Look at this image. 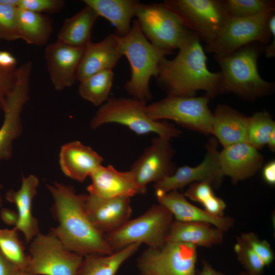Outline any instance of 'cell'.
Here are the masks:
<instances>
[{"mask_svg": "<svg viewBox=\"0 0 275 275\" xmlns=\"http://www.w3.org/2000/svg\"><path fill=\"white\" fill-rule=\"evenodd\" d=\"M29 252L25 270L34 275H76L84 257L66 249L50 232L35 236Z\"/></svg>", "mask_w": 275, "mask_h": 275, "instance_id": "10", "label": "cell"}, {"mask_svg": "<svg viewBox=\"0 0 275 275\" xmlns=\"http://www.w3.org/2000/svg\"><path fill=\"white\" fill-rule=\"evenodd\" d=\"M163 3L206 45L216 39L230 17L223 0H167Z\"/></svg>", "mask_w": 275, "mask_h": 275, "instance_id": "9", "label": "cell"}, {"mask_svg": "<svg viewBox=\"0 0 275 275\" xmlns=\"http://www.w3.org/2000/svg\"><path fill=\"white\" fill-rule=\"evenodd\" d=\"M39 183V179L35 175H23L20 188L9 190L5 195L6 199L14 204L17 209L18 219L14 227L23 234L28 243L40 232L38 219L33 216L32 210Z\"/></svg>", "mask_w": 275, "mask_h": 275, "instance_id": "22", "label": "cell"}, {"mask_svg": "<svg viewBox=\"0 0 275 275\" xmlns=\"http://www.w3.org/2000/svg\"><path fill=\"white\" fill-rule=\"evenodd\" d=\"M147 104L133 98H109L100 106L92 118L90 125L96 129L108 123H117L127 127L137 134L150 133L171 140L181 132L166 122L151 118L146 110Z\"/></svg>", "mask_w": 275, "mask_h": 275, "instance_id": "5", "label": "cell"}, {"mask_svg": "<svg viewBox=\"0 0 275 275\" xmlns=\"http://www.w3.org/2000/svg\"><path fill=\"white\" fill-rule=\"evenodd\" d=\"M248 117L226 104H219L212 113V133L224 147L247 142Z\"/></svg>", "mask_w": 275, "mask_h": 275, "instance_id": "24", "label": "cell"}, {"mask_svg": "<svg viewBox=\"0 0 275 275\" xmlns=\"http://www.w3.org/2000/svg\"><path fill=\"white\" fill-rule=\"evenodd\" d=\"M262 175L264 181L270 185L275 184V161L271 160L263 168Z\"/></svg>", "mask_w": 275, "mask_h": 275, "instance_id": "41", "label": "cell"}, {"mask_svg": "<svg viewBox=\"0 0 275 275\" xmlns=\"http://www.w3.org/2000/svg\"><path fill=\"white\" fill-rule=\"evenodd\" d=\"M230 17H246L275 11L273 0H223Z\"/></svg>", "mask_w": 275, "mask_h": 275, "instance_id": "33", "label": "cell"}, {"mask_svg": "<svg viewBox=\"0 0 275 275\" xmlns=\"http://www.w3.org/2000/svg\"><path fill=\"white\" fill-rule=\"evenodd\" d=\"M198 275H227L214 269L207 261L203 260L201 270L197 272Z\"/></svg>", "mask_w": 275, "mask_h": 275, "instance_id": "44", "label": "cell"}, {"mask_svg": "<svg viewBox=\"0 0 275 275\" xmlns=\"http://www.w3.org/2000/svg\"><path fill=\"white\" fill-rule=\"evenodd\" d=\"M84 209L92 225L103 235L124 225L132 213L128 197L104 198L86 194Z\"/></svg>", "mask_w": 275, "mask_h": 275, "instance_id": "16", "label": "cell"}, {"mask_svg": "<svg viewBox=\"0 0 275 275\" xmlns=\"http://www.w3.org/2000/svg\"><path fill=\"white\" fill-rule=\"evenodd\" d=\"M139 275H150V274H147V273H141L140 272V274Z\"/></svg>", "mask_w": 275, "mask_h": 275, "instance_id": "49", "label": "cell"}, {"mask_svg": "<svg viewBox=\"0 0 275 275\" xmlns=\"http://www.w3.org/2000/svg\"><path fill=\"white\" fill-rule=\"evenodd\" d=\"M174 221L170 211L158 203L104 236L113 252L135 243L158 248L166 242Z\"/></svg>", "mask_w": 275, "mask_h": 275, "instance_id": "6", "label": "cell"}, {"mask_svg": "<svg viewBox=\"0 0 275 275\" xmlns=\"http://www.w3.org/2000/svg\"><path fill=\"white\" fill-rule=\"evenodd\" d=\"M98 17L93 9L85 5L80 11L64 20L57 40L71 46L85 48L91 42L92 29Z\"/></svg>", "mask_w": 275, "mask_h": 275, "instance_id": "27", "label": "cell"}, {"mask_svg": "<svg viewBox=\"0 0 275 275\" xmlns=\"http://www.w3.org/2000/svg\"><path fill=\"white\" fill-rule=\"evenodd\" d=\"M265 47L253 43L228 56L215 57L221 68L223 93L231 92L243 99L254 100L273 92L274 83L264 80L258 70V59Z\"/></svg>", "mask_w": 275, "mask_h": 275, "instance_id": "3", "label": "cell"}, {"mask_svg": "<svg viewBox=\"0 0 275 275\" xmlns=\"http://www.w3.org/2000/svg\"><path fill=\"white\" fill-rule=\"evenodd\" d=\"M206 147L207 152L201 163L196 167L185 166L176 169L172 175L154 184L155 193L178 190L198 182H206L212 186H219L224 175L219 164L216 142L212 139Z\"/></svg>", "mask_w": 275, "mask_h": 275, "instance_id": "15", "label": "cell"}, {"mask_svg": "<svg viewBox=\"0 0 275 275\" xmlns=\"http://www.w3.org/2000/svg\"><path fill=\"white\" fill-rule=\"evenodd\" d=\"M17 60L10 52L0 50V67L6 70H13L17 69Z\"/></svg>", "mask_w": 275, "mask_h": 275, "instance_id": "40", "label": "cell"}, {"mask_svg": "<svg viewBox=\"0 0 275 275\" xmlns=\"http://www.w3.org/2000/svg\"><path fill=\"white\" fill-rule=\"evenodd\" d=\"M32 63L28 61L17 69L13 89L7 95L3 111L4 119L0 128V162L9 159L13 154V144L22 132L21 114L29 99Z\"/></svg>", "mask_w": 275, "mask_h": 275, "instance_id": "13", "label": "cell"}, {"mask_svg": "<svg viewBox=\"0 0 275 275\" xmlns=\"http://www.w3.org/2000/svg\"><path fill=\"white\" fill-rule=\"evenodd\" d=\"M135 16L147 39L154 45L166 50L179 49L191 32L163 3H140Z\"/></svg>", "mask_w": 275, "mask_h": 275, "instance_id": "11", "label": "cell"}, {"mask_svg": "<svg viewBox=\"0 0 275 275\" xmlns=\"http://www.w3.org/2000/svg\"><path fill=\"white\" fill-rule=\"evenodd\" d=\"M18 27L20 39L28 44L41 46L52 32V20L46 15L18 8Z\"/></svg>", "mask_w": 275, "mask_h": 275, "instance_id": "29", "label": "cell"}, {"mask_svg": "<svg viewBox=\"0 0 275 275\" xmlns=\"http://www.w3.org/2000/svg\"><path fill=\"white\" fill-rule=\"evenodd\" d=\"M275 122L266 111L256 112L248 117L247 142L259 150L267 144Z\"/></svg>", "mask_w": 275, "mask_h": 275, "instance_id": "32", "label": "cell"}, {"mask_svg": "<svg viewBox=\"0 0 275 275\" xmlns=\"http://www.w3.org/2000/svg\"><path fill=\"white\" fill-rule=\"evenodd\" d=\"M240 237L261 259L266 267L273 262L274 259L273 251L267 240L260 239L252 232L243 233Z\"/></svg>", "mask_w": 275, "mask_h": 275, "instance_id": "36", "label": "cell"}, {"mask_svg": "<svg viewBox=\"0 0 275 275\" xmlns=\"http://www.w3.org/2000/svg\"><path fill=\"white\" fill-rule=\"evenodd\" d=\"M269 148V149L272 151H274L275 150V129H273L270 133L269 139L268 140V143L267 144Z\"/></svg>", "mask_w": 275, "mask_h": 275, "instance_id": "45", "label": "cell"}, {"mask_svg": "<svg viewBox=\"0 0 275 275\" xmlns=\"http://www.w3.org/2000/svg\"><path fill=\"white\" fill-rule=\"evenodd\" d=\"M224 236L223 231L209 223L174 220L166 241L185 243L196 248H210L222 244Z\"/></svg>", "mask_w": 275, "mask_h": 275, "instance_id": "25", "label": "cell"}, {"mask_svg": "<svg viewBox=\"0 0 275 275\" xmlns=\"http://www.w3.org/2000/svg\"><path fill=\"white\" fill-rule=\"evenodd\" d=\"M3 204V198L2 196L0 195V208L2 206Z\"/></svg>", "mask_w": 275, "mask_h": 275, "instance_id": "48", "label": "cell"}, {"mask_svg": "<svg viewBox=\"0 0 275 275\" xmlns=\"http://www.w3.org/2000/svg\"><path fill=\"white\" fill-rule=\"evenodd\" d=\"M17 270L0 253V275H15Z\"/></svg>", "mask_w": 275, "mask_h": 275, "instance_id": "43", "label": "cell"}, {"mask_svg": "<svg viewBox=\"0 0 275 275\" xmlns=\"http://www.w3.org/2000/svg\"><path fill=\"white\" fill-rule=\"evenodd\" d=\"M234 250L245 271L254 275H262L266 267L264 263L240 236L236 238Z\"/></svg>", "mask_w": 275, "mask_h": 275, "instance_id": "35", "label": "cell"}, {"mask_svg": "<svg viewBox=\"0 0 275 275\" xmlns=\"http://www.w3.org/2000/svg\"><path fill=\"white\" fill-rule=\"evenodd\" d=\"M63 0H20L18 8L38 13H53L60 11L65 6Z\"/></svg>", "mask_w": 275, "mask_h": 275, "instance_id": "38", "label": "cell"}, {"mask_svg": "<svg viewBox=\"0 0 275 275\" xmlns=\"http://www.w3.org/2000/svg\"><path fill=\"white\" fill-rule=\"evenodd\" d=\"M159 204L164 206L173 215L174 220L183 222L209 223L224 232L232 228L234 219L230 216H217L190 203L178 190L167 193H155Z\"/></svg>", "mask_w": 275, "mask_h": 275, "instance_id": "20", "label": "cell"}, {"mask_svg": "<svg viewBox=\"0 0 275 275\" xmlns=\"http://www.w3.org/2000/svg\"><path fill=\"white\" fill-rule=\"evenodd\" d=\"M114 78L113 70L93 74L79 82V94L82 98L94 105L101 106L109 99Z\"/></svg>", "mask_w": 275, "mask_h": 275, "instance_id": "30", "label": "cell"}, {"mask_svg": "<svg viewBox=\"0 0 275 275\" xmlns=\"http://www.w3.org/2000/svg\"><path fill=\"white\" fill-rule=\"evenodd\" d=\"M196 275H198V274H197H197H196Z\"/></svg>", "mask_w": 275, "mask_h": 275, "instance_id": "51", "label": "cell"}, {"mask_svg": "<svg viewBox=\"0 0 275 275\" xmlns=\"http://www.w3.org/2000/svg\"><path fill=\"white\" fill-rule=\"evenodd\" d=\"M201 41L191 32L175 58L160 61L156 77L168 95L195 96L198 91L203 90L213 98L223 93L221 72L208 69Z\"/></svg>", "mask_w": 275, "mask_h": 275, "instance_id": "2", "label": "cell"}, {"mask_svg": "<svg viewBox=\"0 0 275 275\" xmlns=\"http://www.w3.org/2000/svg\"><path fill=\"white\" fill-rule=\"evenodd\" d=\"M98 15L109 21L119 36L126 35L130 30V22L135 16L140 2L133 0H84Z\"/></svg>", "mask_w": 275, "mask_h": 275, "instance_id": "26", "label": "cell"}, {"mask_svg": "<svg viewBox=\"0 0 275 275\" xmlns=\"http://www.w3.org/2000/svg\"><path fill=\"white\" fill-rule=\"evenodd\" d=\"M2 219L7 225L15 226L17 224L18 216L17 212L11 209L4 208L1 210Z\"/></svg>", "mask_w": 275, "mask_h": 275, "instance_id": "42", "label": "cell"}, {"mask_svg": "<svg viewBox=\"0 0 275 275\" xmlns=\"http://www.w3.org/2000/svg\"><path fill=\"white\" fill-rule=\"evenodd\" d=\"M84 48L71 46L58 40L46 47L44 57L55 90L61 91L74 84Z\"/></svg>", "mask_w": 275, "mask_h": 275, "instance_id": "17", "label": "cell"}, {"mask_svg": "<svg viewBox=\"0 0 275 275\" xmlns=\"http://www.w3.org/2000/svg\"><path fill=\"white\" fill-rule=\"evenodd\" d=\"M47 186L53 200L52 213L58 223L50 232L68 250L82 256L112 253L104 235L94 227L85 212L86 194H77L72 186L56 182Z\"/></svg>", "mask_w": 275, "mask_h": 275, "instance_id": "1", "label": "cell"}, {"mask_svg": "<svg viewBox=\"0 0 275 275\" xmlns=\"http://www.w3.org/2000/svg\"><path fill=\"white\" fill-rule=\"evenodd\" d=\"M3 188V184L0 182V189H2Z\"/></svg>", "mask_w": 275, "mask_h": 275, "instance_id": "50", "label": "cell"}, {"mask_svg": "<svg viewBox=\"0 0 275 275\" xmlns=\"http://www.w3.org/2000/svg\"><path fill=\"white\" fill-rule=\"evenodd\" d=\"M15 275H34L25 270H17Z\"/></svg>", "mask_w": 275, "mask_h": 275, "instance_id": "46", "label": "cell"}, {"mask_svg": "<svg viewBox=\"0 0 275 275\" xmlns=\"http://www.w3.org/2000/svg\"><path fill=\"white\" fill-rule=\"evenodd\" d=\"M20 39L18 27V8L0 0V41Z\"/></svg>", "mask_w": 275, "mask_h": 275, "instance_id": "34", "label": "cell"}, {"mask_svg": "<svg viewBox=\"0 0 275 275\" xmlns=\"http://www.w3.org/2000/svg\"><path fill=\"white\" fill-rule=\"evenodd\" d=\"M212 185L206 182H198L190 184L184 195L191 200L201 203L204 207L216 196Z\"/></svg>", "mask_w": 275, "mask_h": 275, "instance_id": "37", "label": "cell"}, {"mask_svg": "<svg viewBox=\"0 0 275 275\" xmlns=\"http://www.w3.org/2000/svg\"><path fill=\"white\" fill-rule=\"evenodd\" d=\"M275 36V11L246 17H230L216 39L205 51L224 57L253 43L265 46Z\"/></svg>", "mask_w": 275, "mask_h": 275, "instance_id": "7", "label": "cell"}, {"mask_svg": "<svg viewBox=\"0 0 275 275\" xmlns=\"http://www.w3.org/2000/svg\"><path fill=\"white\" fill-rule=\"evenodd\" d=\"M122 56L117 35L109 34L98 42L91 41L84 48L76 80L80 82L96 73L113 70Z\"/></svg>", "mask_w": 275, "mask_h": 275, "instance_id": "21", "label": "cell"}, {"mask_svg": "<svg viewBox=\"0 0 275 275\" xmlns=\"http://www.w3.org/2000/svg\"><path fill=\"white\" fill-rule=\"evenodd\" d=\"M210 97L168 95L147 105L148 115L157 121L170 120L180 125L202 133H212V113L208 103Z\"/></svg>", "mask_w": 275, "mask_h": 275, "instance_id": "8", "label": "cell"}, {"mask_svg": "<svg viewBox=\"0 0 275 275\" xmlns=\"http://www.w3.org/2000/svg\"><path fill=\"white\" fill-rule=\"evenodd\" d=\"M17 69L8 70L0 67V109L2 111L4 110L7 95L15 84Z\"/></svg>", "mask_w": 275, "mask_h": 275, "instance_id": "39", "label": "cell"}, {"mask_svg": "<svg viewBox=\"0 0 275 275\" xmlns=\"http://www.w3.org/2000/svg\"><path fill=\"white\" fill-rule=\"evenodd\" d=\"M117 39L123 56L126 57L131 67V77L125 89L132 98L146 102L151 97V78L156 77L162 59L173 51L152 44L144 35L138 20L126 35H117Z\"/></svg>", "mask_w": 275, "mask_h": 275, "instance_id": "4", "label": "cell"}, {"mask_svg": "<svg viewBox=\"0 0 275 275\" xmlns=\"http://www.w3.org/2000/svg\"><path fill=\"white\" fill-rule=\"evenodd\" d=\"M218 161L223 175L236 183L252 177L261 168L263 158L259 150L248 142L224 147Z\"/></svg>", "mask_w": 275, "mask_h": 275, "instance_id": "18", "label": "cell"}, {"mask_svg": "<svg viewBox=\"0 0 275 275\" xmlns=\"http://www.w3.org/2000/svg\"><path fill=\"white\" fill-rule=\"evenodd\" d=\"M141 245L140 243H133L108 255H86L76 275H116L122 264L136 253Z\"/></svg>", "mask_w": 275, "mask_h": 275, "instance_id": "28", "label": "cell"}, {"mask_svg": "<svg viewBox=\"0 0 275 275\" xmlns=\"http://www.w3.org/2000/svg\"><path fill=\"white\" fill-rule=\"evenodd\" d=\"M18 232L15 227L12 229H0V253L17 270H25L29 262V255L25 253Z\"/></svg>", "mask_w": 275, "mask_h": 275, "instance_id": "31", "label": "cell"}, {"mask_svg": "<svg viewBox=\"0 0 275 275\" xmlns=\"http://www.w3.org/2000/svg\"><path fill=\"white\" fill-rule=\"evenodd\" d=\"M197 248L175 241H166L158 248H147L136 259L141 273L150 275H196Z\"/></svg>", "mask_w": 275, "mask_h": 275, "instance_id": "12", "label": "cell"}, {"mask_svg": "<svg viewBox=\"0 0 275 275\" xmlns=\"http://www.w3.org/2000/svg\"><path fill=\"white\" fill-rule=\"evenodd\" d=\"M238 275H254V274H250L249 272L245 271H244L240 272Z\"/></svg>", "mask_w": 275, "mask_h": 275, "instance_id": "47", "label": "cell"}, {"mask_svg": "<svg viewBox=\"0 0 275 275\" xmlns=\"http://www.w3.org/2000/svg\"><path fill=\"white\" fill-rule=\"evenodd\" d=\"M170 140L159 136L153 139L151 145L131 166L129 171L141 194L146 193L149 183H157L176 171L173 160L175 151Z\"/></svg>", "mask_w": 275, "mask_h": 275, "instance_id": "14", "label": "cell"}, {"mask_svg": "<svg viewBox=\"0 0 275 275\" xmlns=\"http://www.w3.org/2000/svg\"><path fill=\"white\" fill-rule=\"evenodd\" d=\"M103 158L89 146L74 141L61 147L59 163L67 177L83 182L99 166Z\"/></svg>", "mask_w": 275, "mask_h": 275, "instance_id": "23", "label": "cell"}, {"mask_svg": "<svg viewBox=\"0 0 275 275\" xmlns=\"http://www.w3.org/2000/svg\"><path fill=\"white\" fill-rule=\"evenodd\" d=\"M89 194L104 198L131 197L141 194L131 172H120L112 165L99 166L90 176Z\"/></svg>", "mask_w": 275, "mask_h": 275, "instance_id": "19", "label": "cell"}]
</instances>
